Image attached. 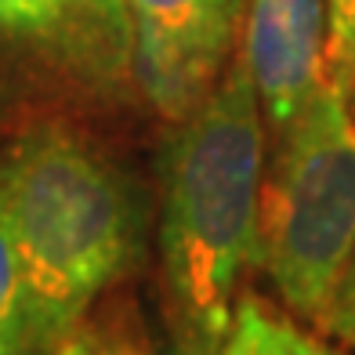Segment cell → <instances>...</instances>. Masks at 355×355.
Returning a JSON list of instances; mask_svg holds the SVG:
<instances>
[{"label":"cell","instance_id":"cell-1","mask_svg":"<svg viewBox=\"0 0 355 355\" xmlns=\"http://www.w3.org/2000/svg\"><path fill=\"white\" fill-rule=\"evenodd\" d=\"M0 225L19 254L40 355L135 268L145 211L131 178L87 138L33 127L0 153Z\"/></svg>","mask_w":355,"mask_h":355},{"label":"cell","instance_id":"cell-2","mask_svg":"<svg viewBox=\"0 0 355 355\" xmlns=\"http://www.w3.org/2000/svg\"><path fill=\"white\" fill-rule=\"evenodd\" d=\"M265 112L239 55L178 120L164 153L159 254L174 322L200 352L229 330L243 272L261 261Z\"/></svg>","mask_w":355,"mask_h":355},{"label":"cell","instance_id":"cell-3","mask_svg":"<svg viewBox=\"0 0 355 355\" xmlns=\"http://www.w3.org/2000/svg\"><path fill=\"white\" fill-rule=\"evenodd\" d=\"M276 138L257 265L290 312L315 322L355 250V80L327 69Z\"/></svg>","mask_w":355,"mask_h":355},{"label":"cell","instance_id":"cell-4","mask_svg":"<svg viewBox=\"0 0 355 355\" xmlns=\"http://www.w3.org/2000/svg\"><path fill=\"white\" fill-rule=\"evenodd\" d=\"M0 47L102 98L135 80L127 0H0Z\"/></svg>","mask_w":355,"mask_h":355},{"label":"cell","instance_id":"cell-5","mask_svg":"<svg viewBox=\"0 0 355 355\" xmlns=\"http://www.w3.org/2000/svg\"><path fill=\"white\" fill-rule=\"evenodd\" d=\"M135 84L167 120H185L229 62L239 15L225 0H127Z\"/></svg>","mask_w":355,"mask_h":355},{"label":"cell","instance_id":"cell-6","mask_svg":"<svg viewBox=\"0 0 355 355\" xmlns=\"http://www.w3.org/2000/svg\"><path fill=\"white\" fill-rule=\"evenodd\" d=\"M243 58L279 135L327 73V0H250Z\"/></svg>","mask_w":355,"mask_h":355},{"label":"cell","instance_id":"cell-7","mask_svg":"<svg viewBox=\"0 0 355 355\" xmlns=\"http://www.w3.org/2000/svg\"><path fill=\"white\" fill-rule=\"evenodd\" d=\"M207 355H341L315 334L297 327L290 315L276 312L268 301L243 294L236 297L229 330Z\"/></svg>","mask_w":355,"mask_h":355},{"label":"cell","instance_id":"cell-8","mask_svg":"<svg viewBox=\"0 0 355 355\" xmlns=\"http://www.w3.org/2000/svg\"><path fill=\"white\" fill-rule=\"evenodd\" d=\"M0 355H37L26 312V283L11 239L0 225Z\"/></svg>","mask_w":355,"mask_h":355},{"label":"cell","instance_id":"cell-9","mask_svg":"<svg viewBox=\"0 0 355 355\" xmlns=\"http://www.w3.org/2000/svg\"><path fill=\"white\" fill-rule=\"evenodd\" d=\"M47 355H153L141 341L127 330L98 327V322H80Z\"/></svg>","mask_w":355,"mask_h":355},{"label":"cell","instance_id":"cell-10","mask_svg":"<svg viewBox=\"0 0 355 355\" xmlns=\"http://www.w3.org/2000/svg\"><path fill=\"white\" fill-rule=\"evenodd\" d=\"M315 327L327 337H334V341L355 348V250L345 261L341 276H337V283L330 290V301L322 304Z\"/></svg>","mask_w":355,"mask_h":355},{"label":"cell","instance_id":"cell-11","mask_svg":"<svg viewBox=\"0 0 355 355\" xmlns=\"http://www.w3.org/2000/svg\"><path fill=\"white\" fill-rule=\"evenodd\" d=\"M327 69L355 80V0H327Z\"/></svg>","mask_w":355,"mask_h":355},{"label":"cell","instance_id":"cell-12","mask_svg":"<svg viewBox=\"0 0 355 355\" xmlns=\"http://www.w3.org/2000/svg\"><path fill=\"white\" fill-rule=\"evenodd\" d=\"M225 4H229L236 15H243V0H225Z\"/></svg>","mask_w":355,"mask_h":355}]
</instances>
